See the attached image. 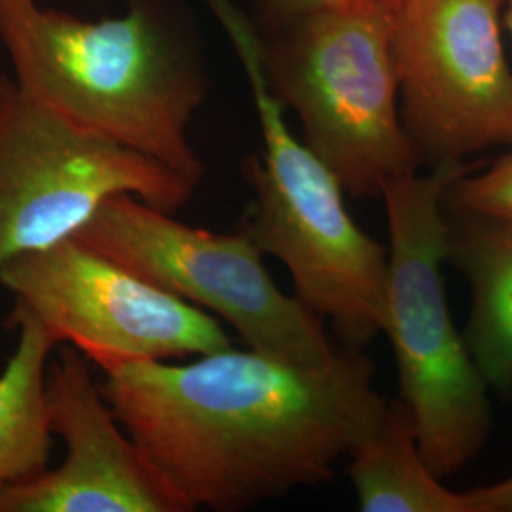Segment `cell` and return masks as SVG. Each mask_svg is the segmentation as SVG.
Listing matches in <instances>:
<instances>
[{
	"label": "cell",
	"instance_id": "6da1fadb",
	"mask_svg": "<svg viewBox=\"0 0 512 512\" xmlns=\"http://www.w3.org/2000/svg\"><path fill=\"white\" fill-rule=\"evenodd\" d=\"M103 374L116 418L190 511H247L329 482L387 404L357 349L311 368L230 346Z\"/></svg>",
	"mask_w": 512,
	"mask_h": 512
},
{
	"label": "cell",
	"instance_id": "7a4b0ae2",
	"mask_svg": "<svg viewBox=\"0 0 512 512\" xmlns=\"http://www.w3.org/2000/svg\"><path fill=\"white\" fill-rule=\"evenodd\" d=\"M0 42L25 95L200 186L190 124L209 74L160 0H131L124 16L99 21L0 0Z\"/></svg>",
	"mask_w": 512,
	"mask_h": 512
},
{
	"label": "cell",
	"instance_id": "3957f363",
	"mask_svg": "<svg viewBox=\"0 0 512 512\" xmlns=\"http://www.w3.org/2000/svg\"><path fill=\"white\" fill-rule=\"evenodd\" d=\"M224 27L255 101L262 152L243 162L253 200L239 228L285 264L294 296L329 319L346 349L384 332L389 258L349 215L346 190L285 122L260 63V33L234 0H205Z\"/></svg>",
	"mask_w": 512,
	"mask_h": 512
},
{
	"label": "cell",
	"instance_id": "277c9868",
	"mask_svg": "<svg viewBox=\"0 0 512 512\" xmlns=\"http://www.w3.org/2000/svg\"><path fill=\"white\" fill-rule=\"evenodd\" d=\"M391 16L384 0H348L258 31L270 92L353 198H380L421 167L399 110Z\"/></svg>",
	"mask_w": 512,
	"mask_h": 512
},
{
	"label": "cell",
	"instance_id": "5b68a950",
	"mask_svg": "<svg viewBox=\"0 0 512 512\" xmlns=\"http://www.w3.org/2000/svg\"><path fill=\"white\" fill-rule=\"evenodd\" d=\"M469 169L435 165L387 184L380 196L389 228L384 334L421 454L442 480L476 459L492 431L490 387L454 325L442 281L444 194Z\"/></svg>",
	"mask_w": 512,
	"mask_h": 512
},
{
	"label": "cell",
	"instance_id": "8992f818",
	"mask_svg": "<svg viewBox=\"0 0 512 512\" xmlns=\"http://www.w3.org/2000/svg\"><path fill=\"white\" fill-rule=\"evenodd\" d=\"M74 238L236 330L247 348L293 365L327 366L338 349L323 317L285 294L241 228L188 226L152 205L118 194Z\"/></svg>",
	"mask_w": 512,
	"mask_h": 512
},
{
	"label": "cell",
	"instance_id": "52a82bcc",
	"mask_svg": "<svg viewBox=\"0 0 512 512\" xmlns=\"http://www.w3.org/2000/svg\"><path fill=\"white\" fill-rule=\"evenodd\" d=\"M198 186L0 76V266L74 236L118 194L175 213Z\"/></svg>",
	"mask_w": 512,
	"mask_h": 512
},
{
	"label": "cell",
	"instance_id": "ba28073f",
	"mask_svg": "<svg viewBox=\"0 0 512 512\" xmlns=\"http://www.w3.org/2000/svg\"><path fill=\"white\" fill-rule=\"evenodd\" d=\"M503 4L401 0L393 8L399 110L420 165L465 164L488 148L512 147Z\"/></svg>",
	"mask_w": 512,
	"mask_h": 512
},
{
	"label": "cell",
	"instance_id": "9c48e42d",
	"mask_svg": "<svg viewBox=\"0 0 512 512\" xmlns=\"http://www.w3.org/2000/svg\"><path fill=\"white\" fill-rule=\"evenodd\" d=\"M14 306L107 372L128 363L200 357L232 346L219 319L156 287L78 238L0 266Z\"/></svg>",
	"mask_w": 512,
	"mask_h": 512
},
{
	"label": "cell",
	"instance_id": "30bf717a",
	"mask_svg": "<svg viewBox=\"0 0 512 512\" xmlns=\"http://www.w3.org/2000/svg\"><path fill=\"white\" fill-rule=\"evenodd\" d=\"M46 401L65 458L0 490V512H190L129 437L73 346L61 344L48 363Z\"/></svg>",
	"mask_w": 512,
	"mask_h": 512
},
{
	"label": "cell",
	"instance_id": "8fae6325",
	"mask_svg": "<svg viewBox=\"0 0 512 512\" xmlns=\"http://www.w3.org/2000/svg\"><path fill=\"white\" fill-rule=\"evenodd\" d=\"M446 213V262L471 287L465 342L488 387L512 393V219Z\"/></svg>",
	"mask_w": 512,
	"mask_h": 512
},
{
	"label": "cell",
	"instance_id": "7c38bea8",
	"mask_svg": "<svg viewBox=\"0 0 512 512\" xmlns=\"http://www.w3.org/2000/svg\"><path fill=\"white\" fill-rule=\"evenodd\" d=\"M348 459L346 473L363 512H473L467 492L446 488L423 458L401 399L385 404L374 433Z\"/></svg>",
	"mask_w": 512,
	"mask_h": 512
},
{
	"label": "cell",
	"instance_id": "4fadbf2b",
	"mask_svg": "<svg viewBox=\"0 0 512 512\" xmlns=\"http://www.w3.org/2000/svg\"><path fill=\"white\" fill-rule=\"evenodd\" d=\"M18 344L0 372V490L40 475L50 465L52 427L46 401V370L59 348L35 315L14 306L6 319Z\"/></svg>",
	"mask_w": 512,
	"mask_h": 512
},
{
	"label": "cell",
	"instance_id": "5bb4252c",
	"mask_svg": "<svg viewBox=\"0 0 512 512\" xmlns=\"http://www.w3.org/2000/svg\"><path fill=\"white\" fill-rule=\"evenodd\" d=\"M469 171L448 186L444 209L512 219V147L482 173Z\"/></svg>",
	"mask_w": 512,
	"mask_h": 512
},
{
	"label": "cell",
	"instance_id": "9a60e30c",
	"mask_svg": "<svg viewBox=\"0 0 512 512\" xmlns=\"http://www.w3.org/2000/svg\"><path fill=\"white\" fill-rule=\"evenodd\" d=\"M348 0H260V33H270L310 12Z\"/></svg>",
	"mask_w": 512,
	"mask_h": 512
},
{
	"label": "cell",
	"instance_id": "2e32d148",
	"mask_svg": "<svg viewBox=\"0 0 512 512\" xmlns=\"http://www.w3.org/2000/svg\"><path fill=\"white\" fill-rule=\"evenodd\" d=\"M473 512H512V475L467 492Z\"/></svg>",
	"mask_w": 512,
	"mask_h": 512
},
{
	"label": "cell",
	"instance_id": "e0dca14e",
	"mask_svg": "<svg viewBox=\"0 0 512 512\" xmlns=\"http://www.w3.org/2000/svg\"><path fill=\"white\" fill-rule=\"evenodd\" d=\"M505 14H503V18H505V25H507V29H509V33H511L512 37V0H505Z\"/></svg>",
	"mask_w": 512,
	"mask_h": 512
},
{
	"label": "cell",
	"instance_id": "ac0fdd59",
	"mask_svg": "<svg viewBox=\"0 0 512 512\" xmlns=\"http://www.w3.org/2000/svg\"><path fill=\"white\" fill-rule=\"evenodd\" d=\"M384 2L389 6V8H391V10H393L395 6H399V2H401V0H384Z\"/></svg>",
	"mask_w": 512,
	"mask_h": 512
}]
</instances>
